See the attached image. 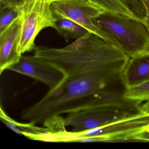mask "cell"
Wrapping results in <instances>:
<instances>
[{
  "mask_svg": "<svg viewBox=\"0 0 149 149\" xmlns=\"http://www.w3.org/2000/svg\"><path fill=\"white\" fill-rule=\"evenodd\" d=\"M93 21L114 38L118 48L130 58L149 51V33L144 24L121 14L103 12Z\"/></svg>",
  "mask_w": 149,
  "mask_h": 149,
  "instance_id": "cell-3",
  "label": "cell"
},
{
  "mask_svg": "<svg viewBox=\"0 0 149 149\" xmlns=\"http://www.w3.org/2000/svg\"><path fill=\"white\" fill-rule=\"evenodd\" d=\"M35 56L54 65L67 76L105 71L121 76L130 57L110 42L88 32L61 48L36 47Z\"/></svg>",
  "mask_w": 149,
  "mask_h": 149,
  "instance_id": "cell-1",
  "label": "cell"
},
{
  "mask_svg": "<svg viewBox=\"0 0 149 149\" xmlns=\"http://www.w3.org/2000/svg\"><path fill=\"white\" fill-rule=\"evenodd\" d=\"M135 141L149 142V129L137 136Z\"/></svg>",
  "mask_w": 149,
  "mask_h": 149,
  "instance_id": "cell-17",
  "label": "cell"
},
{
  "mask_svg": "<svg viewBox=\"0 0 149 149\" xmlns=\"http://www.w3.org/2000/svg\"><path fill=\"white\" fill-rule=\"evenodd\" d=\"M1 119L2 122L11 130L18 134L24 135L29 138L42 133L49 132L47 128H39L36 125V124L31 122L26 123H18L8 116V115L1 108Z\"/></svg>",
  "mask_w": 149,
  "mask_h": 149,
  "instance_id": "cell-11",
  "label": "cell"
},
{
  "mask_svg": "<svg viewBox=\"0 0 149 149\" xmlns=\"http://www.w3.org/2000/svg\"><path fill=\"white\" fill-rule=\"evenodd\" d=\"M59 35L67 42L71 39H77L89 32L87 29L68 19H57L55 29Z\"/></svg>",
  "mask_w": 149,
  "mask_h": 149,
  "instance_id": "cell-12",
  "label": "cell"
},
{
  "mask_svg": "<svg viewBox=\"0 0 149 149\" xmlns=\"http://www.w3.org/2000/svg\"><path fill=\"white\" fill-rule=\"evenodd\" d=\"M34 0H23V3H22V6L21 8L23 7L26 6L27 5L30 4V3L33 2Z\"/></svg>",
  "mask_w": 149,
  "mask_h": 149,
  "instance_id": "cell-20",
  "label": "cell"
},
{
  "mask_svg": "<svg viewBox=\"0 0 149 149\" xmlns=\"http://www.w3.org/2000/svg\"><path fill=\"white\" fill-rule=\"evenodd\" d=\"M123 95L127 100L138 104L149 101V80L136 86L125 88Z\"/></svg>",
  "mask_w": 149,
  "mask_h": 149,
  "instance_id": "cell-13",
  "label": "cell"
},
{
  "mask_svg": "<svg viewBox=\"0 0 149 149\" xmlns=\"http://www.w3.org/2000/svg\"><path fill=\"white\" fill-rule=\"evenodd\" d=\"M140 111L149 113V101L145 102L144 103L140 105Z\"/></svg>",
  "mask_w": 149,
  "mask_h": 149,
  "instance_id": "cell-18",
  "label": "cell"
},
{
  "mask_svg": "<svg viewBox=\"0 0 149 149\" xmlns=\"http://www.w3.org/2000/svg\"><path fill=\"white\" fill-rule=\"evenodd\" d=\"M51 0H34L21 8L20 26L17 42L19 55L35 49V41L39 33L48 27L55 29L56 19Z\"/></svg>",
  "mask_w": 149,
  "mask_h": 149,
  "instance_id": "cell-4",
  "label": "cell"
},
{
  "mask_svg": "<svg viewBox=\"0 0 149 149\" xmlns=\"http://www.w3.org/2000/svg\"><path fill=\"white\" fill-rule=\"evenodd\" d=\"M149 129V113L142 111L95 129L71 131L73 142L81 139L92 138L95 142L135 141L136 137Z\"/></svg>",
  "mask_w": 149,
  "mask_h": 149,
  "instance_id": "cell-5",
  "label": "cell"
},
{
  "mask_svg": "<svg viewBox=\"0 0 149 149\" xmlns=\"http://www.w3.org/2000/svg\"><path fill=\"white\" fill-rule=\"evenodd\" d=\"M121 79L125 88H131L149 80V51L130 58Z\"/></svg>",
  "mask_w": 149,
  "mask_h": 149,
  "instance_id": "cell-10",
  "label": "cell"
},
{
  "mask_svg": "<svg viewBox=\"0 0 149 149\" xmlns=\"http://www.w3.org/2000/svg\"><path fill=\"white\" fill-rule=\"evenodd\" d=\"M21 8L6 9L1 13L0 17V33L3 32L12 22L19 17Z\"/></svg>",
  "mask_w": 149,
  "mask_h": 149,
  "instance_id": "cell-15",
  "label": "cell"
},
{
  "mask_svg": "<svg viewBox=\"0 0 149 149\" xmlns=\"http://www.w3.org/2000/svg\"><path fill=\"white\" fill-rule=\"evenodd\" d=\"M8 70L39 81L50 89L61 83L66 77L60 68L34 55L22 56L19 61L10 67Z\"/></svg>",
  "mask_w": 149,
  "mask_h": 149,
  "instance_id": "cell-8",
  "label": "cell"
},
{
  "mask_svg": "<svg viewBox=\"0 0 149 149\" xmlns=\"http://www.w3.org/2000/svg\"><path fill=\"white\" fill-rule=\"evenodd\" d=\"M93 5L104 12L121 14L132 17L130 12L117 0H78Z\"/></svg>",
  "mask_w": 149,
  "mask_h": 149,
  "instance_id": "cell-14",
  "label": "cell"
},
{
  "mask_svg": "<svg viewBox=\"0 0 149 149\" xmlns=\"http://www.w3.org/2000/svg\"><path fill=\"white\" fill-rule=\"evenodd\" d=\"M51 8L56 19L70 20L81 26L90 33L118 48L116 40L101 30L93 21V19L98 17L104 11L93 5L78 0L53 1L51 3Z\"/></svg>",
  "mask_w": 149,
  "mask_h": 149,
  "instance_id": "cell-6",
  "label": "cell"
},
{
  "mask_svg": "<svg viewBox=\"0 0 149 149\" xmlns=\"http://www.w3.org/2000/svg\"><path fill=\"white\" fill-rule=\"evenodd\" d=\"M20 15L0 33V74L19 61L22 56L17 51L20 26Z\"/></svg>",
  "mask_w": 149,
  "mask_h": 149,
  "instance_id": "cell-9",
  "label": "cell"
},
{
  "mask_svg": "<svg viewBox=\"0 0 149 149\" xmlns=\"http://www.w3.org/2000/svg\"><path fill=\"white\" fill-rule=\"evenodd\" d=\"M146 9H147V16H146L145 25L146 26L149 33V8H146Z\"/></svg>",
  "mask_w": 149,
  "mask_h": 149,
  "instance_id": "cell-19",
  "label": "cell"
},
{
  "mask_svg": "<svg viewBox=\"0 0 149 149\" xmlns=\"http://www.w3.org/2000/svg\"><path fill=\"white\" fill-rule=\"evenodd\" d=\"M133 113L113 107L88 108L68 113L64 123L65 126L72 128V131H82L106 125Z\"/></svg>",
  "mask_w": 149,
  "mask_h": 149,
  "instance_id": "cell-7",
  "label": "cell"
},
{
  "mask_svg": "<svg viewBox=\"0 0 149 149\" xmlns=\"http://www.w3.org/2000/svg\"><path fill=\"white\" fill-rule=\"evenodd\" d=\"M118 78V75L105 71L67 76L39 102L23 110L22 118L34 123L43 124L50 118L68 114L86 98Z\"/></svg>",
  "mask_w": 149,
  "mask_h": 149,
  "instance_id": "cell-2",
  "label": "cell"
},
{
  "mask_svg": "<svg viewBox=\"0 0 149 149\" xmlns=\"http://www.w3.org/2000/svg\"><path fill=\"white\" fill-rule=\"evenodd\" d=\"M23 0H0V12L6 9L21 8Z\"/></svg>",
  "mask_w": 149,
  "mask_h": 149,
  "instance_id": "cell-16",
  "label": "cell"
},
{
  "mask_svg": "<svg viewBox=\"0 0 149 149\" xmlns=\"http://www.w3.org/2000/svg\"><path fill=\"white\" fill-rule=\"evenodd\" d=\"M52 2H53V1H61V0H51Z\"/></svg>",
  "mask_w": 149,
  "mask_h": 149,
  "instance_id": "cell-21",
  "label": "cell"
}]
</instances>
